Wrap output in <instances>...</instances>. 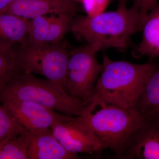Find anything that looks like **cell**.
<instances>
[{"label":"cell","instance_id":"52a82bcc","mask_svg":"<svg viewBox=\"0 0 159 159\" xmlns=\"http://www.w3.org/2000/svg\"><path fill=\"white\" fill-rule=\"evenodd\" d=\"M51 128L56 139L69 152L93 155L103 150L99 139L80 116L61 114Z\"/></svg>","mask_w":159,"mask_h":159},{"label":"cell","instance_id":"ba28073f","mask_svg":"<svg viewBox=\"0 0 159 159\" xmlns=\"http://www.w3.org/2000/svg\"><path fill=\"white\" fill-rule=\"evenodd\" d=\"M73 16L52 14L28 20L27 43L33 46L58 44L71 30Z\"/></svg>","mask_w":159,"mask_h":159},{"label":"cell","instance_id":"3957f363","mask_svg":"<svg viewBox=\"0 0 159 159\" xmlns=\"http://www.w3.org/2000/svg\"><path fill=\"white\" fill-rule=\"evenodd\" d=\"M142 25L138 6H119L115 11L87 16L73 20L71 31L85 39L88 43H97L102 49L125 50L131 37L142 31Z\"/></svg>","mask_w":159,"mask_h":159},{"label":"cell","instance_id":"30bf717a","mask_svg":"<svg viewBox=\"0 0 159 159\" xmlns=\"http://www.w3.org/2000/svg\"><path fill=\"white\" fill-rule=\"evenodd\" d=\"M78 10L73 0H16L1 12L30 20L48 14L74 16Z\"/></svg>","mask_w":159,"mask_h":159},{"label":"cell","instance_id":"9c48e42d","mask_svg":"<svg viewBox=\"0 0 159 159\" xmlns=\"http://www.w3.org/2000/svg\"><path fill=\"white\" fill-rule=\"evenodd\" d=\"M18 122L27 131L51 128L61 113L34 102L23 100L1 101Z\"/></svg>","mask_w":159,"mask_h":159},{"label":"cell","instance_id":"5b68a950","mask_svg":"<svg viewBox=\"0 0 159 159\" xmlns=\"http://www.w3.org/2000/svg\"><path fill=\"white\" fill-rule=\"evenodd\" d=\"M102 50L97 43H89L69 53L64 89L74 99L85 105L102 69L96 54Z\"/></svg>","mask_w":159,"mask_h":159},{"label":"cell","instance_id":"4fadbf2b","mask_svg":"<svg viewBox=\"0 0 159 159\" xmlns=\"http://www.w3.org/2000/svg\"><path fill=\"white\" fill-rule=\"evenodd\" d=\"M142 31V40L134 51V56L159 58V3L149 11Z\"/></svg>","mask_w":159,"mask_h":159},{"label":"cell","instance_id":"7a4b0ae2","mask_svg":"<svg viewBox=\"0 0 159 159\" xmlns=\"http://www.w3.org/2000/svg\"><path fill=\"white\" fill-rule=\"evenodd\" d=\"M157 65L153 62L137 64L115 61L104 55L102 70L86 103L99 99L122 108H135Z\"/></svg>","mask_w":159,"mask_h":159},{"label":"cell","instance_id":"7402d4cb","mask_svg":"<svg viewBox=\"0 0 159 159\" xmlns=\"http://www.w3.org/2000/svg\"><path fill=\"white\" fill-rule=\"evenodd\" d=\"M129 0H119V6H126V4Z\"/></svg>","mask_w":159,"mask_h":159},{"label":"cell","instance_id":"d6986e66","mask_svg":"<svg viewBox=\"0 0 159 159\" xmlns=\"http://www.w3.org/2000/svg\"><path fill=\"white\" fill-rule=\"evenodd\" d=\"M134 3L138 6L141 22L143 26L148 13L158 3V0H134Z\"/></svg>","mask_w":159,"mask_h":159},{"label":"cell","instance_id":"ffe728a7","mask_svg":"<svg viewBox=\"0 0 159 159\" xmlns=\"http://www.w3.org/2000/svg\"><path fill=\"white\" fill-rule=\"evenodd\" d=\"M110 0H93V6L89 16H93L104 12Z\"/></svg>","mask_w":159,"mask_h":159},{"label":"cell","instance_id":"7c38bea8","mask_svg":"<svg viewBox=\"0 0 159 159\" xmlns=\"http://www.w3.org/2000/svg\"><path fill=\"white\" fill-rule=\"evenodd\" d=\"M27 154L29 159H74L78 154L69 152L56 139L51 128L28 131Z\"/></svg>","mask_w":159,"mask_h":159},{"label":"cell","instance_id":"8fae6325","mask_svg":"<svg viewBox=\"0 0 159 159\" xmlns=\"http://www.w3.org/2000/svg\"><path fill=\"white\" fill-rule=\"evenodd\" d=\"M122 159H159V120H145L131 137Z\"/></svg>","mask_w":159,"mask_h":159},{"label":"cell","instance_id":"5bb4252c","mask_svg":"<svg viewBox=\"0 0 159 159\" xmlns=\"http://www.w3.org/2000/svg\"><path fill=\"white\" fill-rule=\"evenodd\" d=\"M135 108L146 121L159 120V63L145 84Z\"/></svg>","mask_w":159,"mask_h":159},{"label":"cell","instance_id":"277c9868","mask_svg":"<svg viewBox=\"0 0 159 159\" xmlns=\"http://www.w3.org/2000/svg\"><path fill=\"white\" fill-rule=\"evenodd\" d=\"M8 100L34 102L70 116H80L84 107L62 86L27 72L12 80L0 94V102Z\"/></svg>","mask_w":159,"mask_h":159},{"label":"cell","instance_id":"8992f818","mask_svg":"<svg viewBox=\"0 0 159 159\" xmlns=\"http://www.w3.org/2000/svg\"><path fill=\"white\" fill-rule=\"evenodd\" d=\"M69 53L58 44L33 46L26 43L17 51V61L24 72L40 74L65 84Z\"/></svg>","mask_w":159,"mask_h":159},{"label":"cell","instance_id":"e0dca14e","mask_svg":"<svg viewBox=\"0 0 159 159\" xmlns=\"http://www.w3.org/2000/svg\"><path fill=\"white\" fill-rule=\"evenodd\" d=\"M28 131L0 144V159H29Z\"/></svg>","mask_w":159,"mask_h":159},{"label":"cell","instance_id":"44dd1931","mask_svg":"<svg viewBox=\"0 0 159 159\" xmlns=\"http://www.w3.org/2000/svg\"><path fill=\"white\" fill-rule=\"evenodd\" d=\"M16 0H0V12H2Z\"/></svg>","mask_w":159,"mask_h":159},{"label":"cell","instance_id":"ac0fdd59","mask_svg":"<svg viewBox=\"0 0 159 159\" xmlns=\"http://www.w3.org/2000/svg\"><path fill=\"white\" fill-rule=\"evenodd\" d=\"M26 131L11 112L0 103V144Z\"/></svg>","mask_w":159,"mask_h":159},{"label":"cell","instance_id":"9a60e30c","mask_svg":"<svg viewBox=\"0 0 159 159\" xmlns=\"http://www.w3.org/2000/svg\"><path fill=\"white\" fill-rule=\"evenodd\" d=\"M28 19L0 12V44L11 48L16 43L26 44L28 39Z\"/></svg>","mask_w":159,"mask_h":159},{"label":"cell","instance_id":"6da1fadb","mask_svg":"<svg viewBox=\"0 0 159 159\" xmlns=\"http://www.w3.org/2000/svg\"><path fill=\"white\" fill-rule=\"evenodd\" d=\"M97 136L103 150L122 159L129 141L145 120L135 108H123L99 99L89 100L80 115Z\"/></svg>","mask_w":159,"mask_h":159},{"label":"cell","instance_id":"2e32d148","mask_svg":"<svg viewBox=\"0 0 159 159\" xmlns=\"http://www.w3.org/2000/svg\"><path fill=\"white\" fill-rule=\"evenodd\" d=\"M24 73L18 62L17 51L0 44V94L10 81Z\"/></svg>","mask_w":159,"mask_h":159},{"label":"cell","instance_id":"603a6c76","mask_svg":"<svg viewBox=\"0 0 159 159\" xmlns=\"http://www.w3.org/2000/svg\"><path fill=\"white\" fill-rule=\"evenodd\" d=\"M80 1H81V0H80Z\"/></svg>","mask_w":159,"mask_h":159}]
</instances>
